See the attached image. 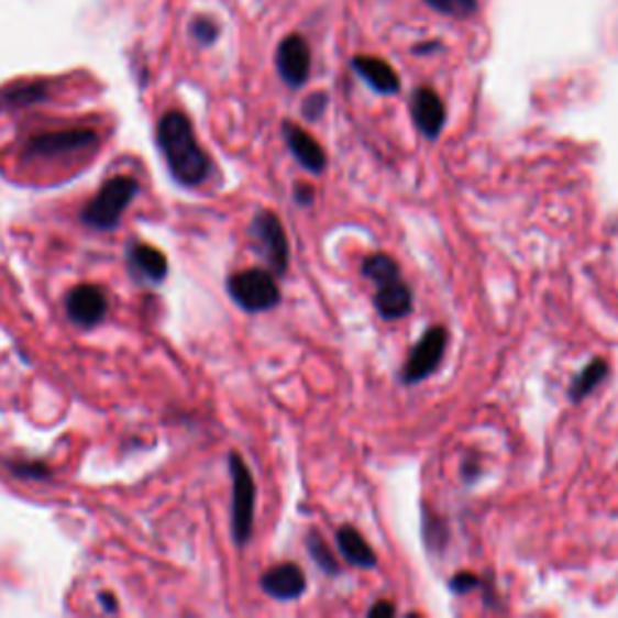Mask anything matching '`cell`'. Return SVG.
I'll return each mask as SVG.
<instances>
[{"mask_svg": "<svg viewBox=\"0 0 618 618\" xmlns=\"http://www.w3.org/2000/svg\"><path fill=\"white\" fill-rule=\"evenodd\" d=\"M276 68L288 88H302L309 78V70H312V52H309L305 36L290 34L278 44Z\"/></svg>", "mask_w": 618, "mask_h": 618, "instance_id": "cell-7", "label": "cell"}, {"mask_svg": "<svg viewBox=\"0 0 618 618\" xmlns=\"http://www.w3.org/2000/svg\"><path fill=\"white\" fill-rule=\"evenodd\" d=\"M435 48H440L438 42H428V44L416 46V54H432V52H435Z\"/></svg>", "mask_w": 618, "mask_h": 618, "instance_id": "cell-27", "label": "cell"}, {"mask_svg": "<svg viewBox=\"0 0 618 618\" xmlns=\"http://www.w3.org/2000/svg\"><path fill=\"white\" fill-rule=\"evenodd\" d=\"M135 194H139V181L133 177L109 179L100 194L82 208V222L95 230H114Z\"/></svg>", "mask_w": 618, "mask_h": 618, "instance_id": "cell-2", "label": "cell"}, {"mask_svg": "<svg viewBox=\"0 0 618 618\" xmlns=\"http://www.w3.org/2000/svg\"><path fill=\"white\" fill-rule=\"evenodd\" d=\"M100 602L104 604L107 611H117V602H114V597H111V595H102Z\"/></svg>", "mask_w": 618, "mask_h": 618, "instance_id": "cell-28", "label": "cell"}, {"mask_svg": "<svg viewBox=\"0 0 618 618\" xmlns=\"http://www.w3.org/2000/svg\"><path fill=\"white\" fill-rule=\"evenodd\" d=\"M394 614H397V607H394V604H389V602H377L367 611L369 618H391Z\"/></svg>", "mask_w": 618, "mask_h": 618, "instance_id": "cell-26", "label": "cell"}, {"mask_svg": "<svg viewBox=\"0 0 618 618\" xmlns=\"http://www.w3.org/2000/svg\"><path fill=\"white\" fill-rule=\"evenodd\" d=\"M191 34L201 46H210L218 40L220 30H218V24L213 20L206 18V15H199V18H194V22H191Z\"/></svg>", "mask_w": 618, "mask_h": 618, "instance_id": "cell-22", "label": "cell"}, {"mask_svg": "<svg viewBox=\"0 0 618 618\" xmlns=\"http://www.w3.org/2000/svg\"><path fill=\"white\" fill-rule=\"evenodd\" d=\"M307 551H309V555H312V561H314L327 575H339V561H336V555L331 553V549L327 547L324 537H321L319 531H309V534H307Z\"/></svg>", "mask_w": 618, "mask_h": 618, "instance_id": "cell-20", "label": "cell"}, {"mask_svg": "<svg viewBox=\"0 0 618 618\" xmlns=\"http://www.w3.org/2000/svg\"><path fill=\"white\" fill-rule=\"evenodd\" d=\"M131 264L147 280H163L167 276V256L147 244L131 246Z\"/></svg>", "mask_w": 618, "mask_h": 618, "instance_id": "cell-16", "label": "cell"}, {"mask_svg": "<svg viewBox=\"0 0 618 618\" xmlns=\"http://www.w3.org/2000/svg\"><path fill=\"white\" fill-rule=\"evenodd\" d=\"M66 309H68V317L76 321L78 327L90 329L95 324H100L107 314V295L102 288L85 283V286L70 290Z\"/></svg>", "mask_w": 618, "mask_h": 618, "instance_id": "cell-9", "label": "cell"}, {"mask_svg": "<svg viewBox=\"0 0 618 618\" xmlns=\"http://www.w3.org/2000/svg\"><path fill=\"white\" fill-rule=\"evenodd\" d=\"M336 541H339L343 559L351 565L365 567V571H373V567H377V553L373 551V547H369L365 537L357 529L341 527L336 531Z\"/></svg>", "mask_w": 618, "mask_h": 618, "instance_id": "cell-15", "label": "cell"}, {"mask_svg": "<svg viewBox=\"0 0 618 618\" xmlns=\"http://www.w3.org/2000/svg\"><path fill=\"white\" fill-rule=\"evenodd\" d=\"M375 307H377V312H379L382 319H387V321L401 319V317L411 312L413 295L401 278L379 283L377 295H375Z\"/></svg>", "mask_w": 618, "mask_h": 618, "instance_id": "cell-14", "label": "cell"}, {"mask_svg": "<svg viewBox=\"0 0 618 618\" xmlns=\"http://www.w3.org/2000/svg\"><path fill=\"white\" fill-rule=\"evenodd\" d=\"M423 3L448 18H468L478 10V0H423Z\"/></svg>", "mask_w": 618, "mask_h": 618, "instance_id": "cell-21", "label": "cell"}, {"mask_svg": "<svg viewBox=\"0 0 618 618\" xmlns=\"http://www.w3.org/2000/svg\"><path fill=\"white\" fill-rule=\"evenodd\" d=\"M295 203L312 206L314 203V189L309 184H295Z\"/></svg>", "mask_w": 618, "mask_h": 618, "instance_id": "cell-25", "label": "cell"}, {"mask_svg": "<svg viewBox=\"0 0 618 618\" xmlns=\"http://www.w3.org/2000/svg\"><path fill=\"white\" fill-rule=\"evenodd\" d=\"M353 70L361 76L369 88L379 95H397L401 90V80L397 76V70H394L387 60H382L377 56H355L351 60Z\"/></svg>", "mask_w": 618, "mask_h": 618, "instance_id": "cell-13", "label": "cell"}, {"mask_svg": "<svg viewBox=\"0 0 618 618\" xmlns=\"http://www.w3.org/2000/svg\"><path fill=\"white\" fill-rule=\"evenodd\" d=\"M363 276L369 278V280H375L377 286H379V283L401 278V271H399V264L394 262L391 256H387V254H373V256H367L365 262H363Z\"/></svg>", "mask_w": 618, "mask_h": 618, "instance_id": "cell-19", "label": "cell"}, {"mask_svg": "<svg viewBox=\"0 0 618 618\" xmlns=\"http://www.w3.org/2000/svg\"><path fill=\"white\" fill-rule=\"evenodd\" d=\"M283 135H286L290 153L307 172H312V175H321V172L327 169L324 147H321L305 129H300L298 123H293V121L283 123Z\"/></svg>", "mask_w": 618, "mask_h": 618, "instance_id": "cell-12", "label": "cell"}, {"mask_svg": "<svg viewBox=\"0 0 618 618\" xmlns=\"http://www.w3.org/2000/svg\"><path fill=\"white\" fill-rule=\"evenodd\" d=\"M230 474H232V537L240 547H244L254 529L256 486L252 472L246 468L240 454H230Z\"/></svg>", "mask_w": 618, "mask_h": 618, "instance_id": "cell-4", "label": "cell"}, {"mask_svg": "<svg viewBox=\"0 0 618 618\" xmlns=\"http://www.w3.org/2000/svg\"><path fill=\"white\" fill-rule=\"evenodd\" d=\"M411 117L416 129L426 135V139L435 141L442 133L444 121H448V109L440 100V95L430 88H418L411 97Z\"/></svg>", "mask_w": 618, "mask_h": 618, "instance_id": "cell-10", "label": "cell"}, {"mask_svg": "<svg viewBox=\"0 0 618 618\" xmlns=\"http://www.w3.org/2000/svg\"><path fill=\"white\" fill-rule=\"evenodd\" d=\"M46 97H48L46 82H18V85H10L5 90H0V107L20 109V107L44 102Z\"/></svg>", "mask_w": 618, "mask_h": 618, "instance_id": "cell-18", "label": "cell"}, {"mask_svg": "<svg viewBox=\"0 0 618 618\" xmlns=\"http://www.w3.org/2000/svg\"><path fill=\"white\" fill-rule=\"evenodd\" d=\"M262 589L278 602L300 599L307 589L305 573L295 563H280L262 575Z\"/></svg>", "mask_w": 618, "mask_h": 618, "instance_id": "cell-11", "label": "cell"}, {"mask_svg": "<svg viewBox=\"0 0 618 618\" xmlns=\"http://www.w3.org/2000/svg\"><path fill=\"white\" fill-rule=\"evenodd\" d=\"M252 238L268 262L274 276H286L290 264V244L283 222L271 210H258L252 220Z\"/></svg>", "mask_w": 618, "mask_h": 618, "instance_id": "cell-5", "label": "cell"}, {"mask_svg": "<svg viewBox=\"0 0 618 618\" xmlns=\"http://www.w3.org/2000/svg\"><path fill=\"white\" fill-rule=\"evenodd\" d=\"M329 104V97L324 92H312L305 100L302 104V114L307 121H317L321 114H324V109Z\"/></svg>", "mask_w": 618, "mask_h": 618, "instance_id": "cell-23", "label": "cell"}, {"mask_svg": "<svg viewBox=\"0 0 618 618\" xmlns=\"http://www.w3.org/2000/svg\"><path fill=\"white\" fill-rule=\"evenodd\" d=\"M230 298L238 302L244 312H268L280 302V290L276 276L264 268H246L228 280Z\"/></svg>", "mask_w": 618, "mask_h": 618, "instance_id": "cell-3", "label": "cell"}, {"mask_svg": "<svg viewBox=\"0 0 618 618\" xmlns=\"http://www.w3.org/2000/svg\"><path fill=\"white\" fill-rule=\"evenodd\" d=\"M95 141H97L95 131H80V129L54 131V133L34 135L24 153L30 157H56V155L82 151V147L95 145Z\"/></svg>", "mask_w": 618, "mask_h": 618, "instance_id": "cell-8", "label": "cell"}, {"mask_svg": "<svg viewBox=\"0 0 618 618\" xmlns=\"http://www.w3.org/2000/svg\"><path fill=\"white\" fill-rule=\"evenodd\" d=\"M448 329L444 327H430L420 341L413 345L409 361L404 365L401 382L404 385H418V382L428 379L440 367L444 351H448Z\"/></svg>", "mask_w": 618, "mask_h": 618, "instance_id": "cell-6", "label": "cell"}, {"mask_svg": "<svg viewBox=\"0 0 618 618\" xmlns=\"http://www.w3.org/2000/svg\"><path fill=\"white\" fill-rule=\"evenodd\" d=\"M157 145L165 163L184 187H199L210 175V159L196 141L191 121L181 111H167L157 123Z\"/></svg>", "mask_w": 618, "mask_h": 618, "instance_id": "cell-1", "label": "cell"}, {"mask_svg": "<svg viewBox=\"0 0 618 618\" xmlns=\"http://www.w3.org/2000/svg\"><path fill=\"white\" fill-rule=\"evenodd\" d=\"M481 585V580L474 573H456L450 580V589L456 592V595H468V592H474Z\"/></svg>", "mask_w": 618, "mask_h": 618, "instance_id": "cell-24", "label": "cell"}, {"mask_svg": "<svg viewBox=\"0 0 618 618\" xmlns=\"http://www.w3.org/2000/svg\"><path fill=\"white\" fill-rule=\"evenodd\" d=\"M609 375V365L607 361H602V357H595V361L587 363L583 367V373H580L573 382H571V389H567V397H571L573 404H580L585 397H589L592 391H595L604 379Z\"/></svg>", "mask_w": 618, "mask_h": 618, "instance_id": "cell-17", "label": "cell"}]
</instances>
